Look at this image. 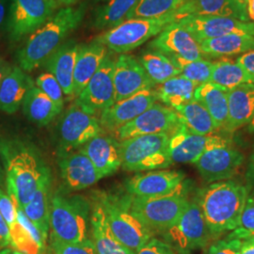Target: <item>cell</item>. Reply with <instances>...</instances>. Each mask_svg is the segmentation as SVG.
Here are the masks:
<instances>
[{"label": "cell", "mask_w": 254, "mask_h": 254, "mask_svg": "<svg viewBox=\"0 0 254 254\" xmlns=\"http://www.w3.org/2000/svg\"><path fill=\"white\" fill-rule=\"evenodd\" d=\"M49 245L55 254H96L91 238L76 243H65L50 238Z\"/></svg>", "instance_id": "43"}, {"label": "cell", "mask_w": 254, "mask_h": 254, "mask_svg": "<svg viewBox=\"0 0 254 254\" xmlns=\"http://www.w3.org/2000/svg\"><path fill=\"white\" fill-rule=\"evenodd\" d=\"M59 7L53 0H10L5 27L9 41L15 43L31 35Z\"/></svg>", "instance_id": "10"}, {"label": "cell", "mask_w": 254, "mask_h": 254, "mask_svg": "<svg viewBox=\"0 0 254 254\" xmlns=\"http://www.w3.org/2000/svg\"><path fill=\"white\" fill-rule=\"evenodd\" d=\"M108 54L109 49L99 43L80 45L73 72V97L80 94Z\"/></svg>", "instance_id": "26"}, {"label": "cell", "mask_w": 254, "mask_h": 254, "mask_svg": "<svg viewBox=\"0 0 254 254\" xmlns=\"http://www.w3.org/2000/svg\"><path fill=\"white\" fill-rule=\"evenodd\" d=\"M156 102L157 97L154 89L139 91L127 99L115 102L109 109L101 113L99 119L101 127L114 133L119 128L151 108Z\"/></svg>", "instance_id": "22"}, {"label": "cell", "mask_w": 254, "mask_h": 254, "mask_svg": "<svg viewBox=\"0 0 254 254\" xmlns=\"http://www.w3.org/2000/svg\"><path fill=\"white\" fill-rule=\"evenodd\" d=\"M243 240L226 237L210 246L205 254H239Z\"/></svg>", "instance_id": "44"}, {"label": "cell", "mask_w": 254, "mask_h": 254, "mask_svg": "<svg viewBox=\"0 0 254 254\" xmlns=\"http://www.w3.org/2000/svg\"><path fill=\"white\" fill-rule=\"evenodd\" d=\"M94 1H96V2H99V1H106V0H94Z\"/></svg>", "instance_id": "57"}, {"label": "cell", "mask_w": 254, "mask_h": 254, "mask_svg": "<svg viewBox=\"0 0 254 254\" xmlns=\"http://www.w3.org/2000/svg\"><path fill=\"white\" fill-rule=\"evenodd\" d=\"M35 86L46 94L61 109H64V91L60 83L50 73H44L37 77Z\"/></svg>", "instance_id": "42"}, {"label": "cell", "mask_w": 254, "mask_h": 254, "mask_svg": "<svg viewBox=\"0 0 254 254\" xmlns=\"http://www.w3.org/2000/svg\"><path fill=\"white\" fill-rule=\"evenodd\" d=\"M52 184L51 173L40 182L35 193L23 208L29 221L36 227L40 234L47 240L50 230V190Z\"/></svg>", "instance_id": "30"}, {"label": "cell", "mask_w": 254, "mask_h": 254, "mask_svg": "<svg viewBox=\"0 0 254 254\" xmlns=\"http://www.w3.org/2000/svg\"><path fill=\"white\" fill-rule=\"evenodd\" d=\"M174 110L182 125L193 134L208 136L218 130L208 111L196 100H192Z\"/></svg>", "instance_id": "35"}, {"label": "cell", "mask_w": 254, "mask_h": 254, "mask_svg": "<svg viewBox=\"0 0 254 254\" xmlns=\"http://www.w3.org/2000/svg\"><path fill=\"white\" fill-rule=\"evenodd\" d=\"M239 254H254V236L242 241Z\"/></svg>", "instance_id": "50"}, {"label": "cell", "mask_w": 254, "mask_h": 254, "mask_svg": "<svg viewBox=\"0 0 254 254\" xmlns=\"http://www.w3.org/2000/svg\"><path fill=\"white\" fill-rule=\"evenodd\" d=\"M173 64L181 70L183 77L201 85L210 81L214 63L208 60H198L193 62L184 61L181 59H170Z\"/></svg>", "instance_id": "40"}, {"label": "cell", "mask_w": 254, "mask_h": 254, "mask_svg": "<svg viewBox=\"0 0 254 254\" xmlns=\"http://www.w3.org/2000/svg\"><path fill=\"white\" fill-rule=\"evenodd\" d=\"M56 129L58 155L78 150L103 132L99 119L75 104L64 112Z\"/></svg>", "instance_id": "11"}, {"label": "cell", "mask_w": 254, "mask_h": 254, "mask_svg": "<svg viewBox=\"0 0 254 254\" xmlns=\"http://www.w3.org/2000/svg\"><path fill=\"white\" fill-rule=\"evenodd\" d=\"M180 120L174 109L155 103L139 116L115 131L113 136L119 141L134 136L154 135L160 133L172 134L179 127Z\"/></svg>", "instance_id": "14"}, {"label": "cell", "mask_w": 254, "mask_h": 254, "mask_svg": "<svg viewBox=\"0 0 254 254\" xmlns=\"http://www.w3.org/2000/svg\"><path fill=\"white\" fill-rule=\"evenodd\" d=\"M254 117V84H243L228 91L225 130L234 132L249 125Z\"/></svg>", "instance_id": "27"}, {"label": "cell", "mask_w": 254, "mask_h": 254, "mask_svg": "<svg viewBox=\"0 0 254 254\" xmlns=\"http://www.w3.org/2000/svg\"><path fill=\"white\" fill-rule=\"evenodd\" d=\"M78 150L89 157L102 178L116 173L122 167L120 141L114 136L101 133Z\"/></svg>", "instance_id": "23"}, {"label": "cell", "mask_w": 254, "mask_h": 254, "mask_svg": "<svg viewBox=\"0 0 254 254\" xmlns=\"http://www.w3.org/2000/svg\"><path fill=\"white\" fill-rule=\"evenodd\" d=\"M87 6L59 9L35 32L29 35L27 43L16 53L19 67L26 73L45 64L49 57L64 44L66 38L80 25L86 14Z\"/></svg>", "instance_id": "2"}, {"label": "cell", "mask_w": 254, "mask_h": 254, "mask_svg": "<svg viewBox=\"0 0 254 254\" xmlns=\"http://www.w3.org/2000/svg\"><path fill=\"white\" fill-rule=\"evenodd\" d=\"M0 254H25L20 253L18 251H15L13 249H4L0 252Z\"/></svg>", "instance_id": "54"}, {"label": "cell", "mask_w": 254, "mask_h": 254, "mask_svg": "<svg viewBox=\"0 0 254 254\" xmlns=\"http://www.w3.org/2000/svg\"><path fill=\"white\" fill-rule=\"evenodd\" d=\"M9 246H10L9 228L0 213V249H5Z\"/></svg>", "instance_id": "47"}, {"label": "cell", "mask_w": 254, "mask_h": 254, "mask_svg": "<svg viewBox=\"0 0 254 254\" xmlns=\"http://www.w3.org/2000/svg\"><path fill=\"white\" fill-rule=\"evenodd\" d=\"M113 84L115 102L144 90L154 89L155 85L150 79L139 61L132 55L121 54L114 64Z\"/></svg>", "instance_id": "20"}, {"label": "cell", "mask_w": 254, "mask_h": 254, "mask_svg": "<svg viewBox=\"0 0 254 254\" xmlns=\"http://www.w3.org/2000/svg\"><path fill=\"white\" fill-rule=\"evenodd\" d=\"M254 236V198H248L245 208L241 215L239 224L227 237L232 239L245 240Z\"/></svg>", "instance_id": "41"}, {"label": "cell", "mask_w": 254, "mask_h": 254, "mask_svg": "<svg viewBox=\"0 0 254 254\" xmlns=\"http://www.w3.org/2000/svg\"><path fill=\"white\" fill-rule=\"evenodd\" d=\"M168 244L182 254L203 249L213 238L197 199L190 200L176 224L163 234Z\"/></svg>", "instance_id": "9"}, {"label": "cell", "mask_w": 254, "mask_h": 254, "mask_svg": "<svg viewBox=\"0 0 254 254\" xmlns=\"http://www.w3.org/2000/svg\"><path fill=\"white\" fill-rule=\"evenodd\" d=\"M185 174L178 171L156 170L129 178L126 190L133 197L157 198L183 192Z\"/></svg>", "instance_id": "15"}, {"label": "cell", "mask_w": 254, "mask_h": 254, "mask_svg": "<svg viewBox=\"0 0 254 254\" xmlns=\"http://www.w3.org/2000/svg\"><path fill=\"white\" fill-rule=\"evenodd\" d=\"M177 11L180 18L188 15L221 16L250 22L245 10L236 0H187Z\"/></svg>", "instance_id": "29"}, {"label": "cell", "mask_w": 254, "mask_h": 254, "mask_svg": "<svg viewBox=\"0 0 254 254\" xmlns=\"http://www.w3.org/2000/svg\"><path fill=\"white\" fill-rule=\"evenodd\" d=\"M244 155L232 144L217 146L201 154L195 163L200 176L208 183L226 181L238 172Z\"/></svg>", "instance_id": "19"}, {"label": "cell", "mask_w": 254, "mask_h": 254, "mask_svg": "<svg viewBox=\"0 0 254 254\" xmlns=\"http://www.w3.org/2000/svg\"><path fill=\"white\" fill-rule=\"evenodd\" d=\"M187 0H138L127 15L128 19L159 18L176 12Z\"/></svg>", "instance_id": "39"}, {"label": "cell", "mask_w": 254, "mask_h": 254, "mask_svg": "<svg viewBox=\"0 0 254 254\" xmlns=\"http://www.w3.org/2000/svg\"><path fill=\"white\" fill-rule=\"evenodd\" d=\"M245 10L250 22L254 24V0H236Z\"/></svg>", "instance_id": "48"}, {"label": "cell", "mask_w": 254, "mask_h": 254, "mask_svg": "<svg viewBox=\"0 0 254 254\" xmlns=\"http://www.w3.org/2000/svg\"><path fill=\"white\" fill-rule=\"evenodd\" d=\"M9 2H10V0H0V35H1V31L4 27V24L6 23L8 10H9Z\"/></svg>", "instance_id": "49"}, {"label": "cell", "mask_w": 254, "mask_h": 254, "mask_svg": "<svg viewBox=\"0 0 254 254\" xmlns=\"http://www.w3.org/2000/svg\"><path fill=\"white\" fill-rule=\"evenodd\" d=\"M138 61L155 86L181 74V70L166 55L151 48L143 51Z\"/></svg>", "instance_id": "36"}, {"label": "cell", "mask_w": 254, "mask_h": 254, "mask_svg": "<svg viewBox=\"0 0 254 254\" xmlns=\"http://www.w3.org/2000/svg\"><path fill=\"white\" fill-rule=\"evenodd\" d=\"M249 131L254 135V117L252 120V122L249 124Z\"/></svg>", "instance_id": "55"}, {"label": "cell", "mask_w": 254, "mask_h": 254, "mask_svg": "<svg viewBox=\"0 0 254 254\" xmlns=\"http://www.w3.org/2000/svg\"><path fill=\"white\" fill-rule=\"evenodd\" d=\"M248 198L245 186L232 180L212 183L201 190L197 200L213 238L236 230Z\"/></svg>", "instance_id": "3"}, {"label": "cell", "mask_w": 254, "mask_h": 254, "mask_svg": "<svg viewBox=\"0 0 254 254\" xmlns=\"http://www.w3.org/2000/svg\"><path fill=\"white\" fill-rule=\"evenodd\" d=\"M186 28L192 37L201 42L231 34H247L254 36V24L232 17L188 15L176 21Z\"/></svg>", "instance_id": "16"}, {"label": "cell", "mask_w": 254, "mask_h": 254, "mask_svg": "<svg viewBox=\"0 0 254 254\" xmlns=\"http://www.w3.org/2000/svg\"><path fill=\"white\" fill-rule=\"evenodd\" d=\"M95 199L104 209L113 236L135 254L154 237V233L132 212V195L128 192L125 194L99 192L95 195Z\"/></svg>", "instance_id": "5"}, {"label": "cell", "mask_w": 254, "mask_h": 254, "mask_svg": "<svg viewBox=\"0 0 254 254\" xmlns=\"http://www.w3.org/2000/svg\"><path fill=\"white\" fill-rule=\"evenodd\" d=\"M179 19L178 11L159 18L128 19L117 27L106 30L93 42L99 43L115 53L127 54L151 38L157 36L165 27Z\"/></svg>", "instance_id": "7"}, {"label": "cell", "mask_w": 254, "mask_h": 254, "mask_svg": "<svg viewBox=\"0 0 254 254\" xmlns=\"http://www.w3.org/2000/svg\"><path fill=\"white\" fill-rule=\"evenodd\" d=\"M247 178H248V181L250 182L254 187V154L252 155L250 163H249Z\"/></svg>", "instance_id": "51"}, {"label": "cell", "mask_w": 254, "mask_h": 254, "mask_svg": "<svg viewBox=\"0 0 254 254\" xmlns=\"http://www.w3.org/2000/svg\"><path fill=\"white\" fill-rule=\"evenodd\" d=\"M209 82L230 91L243 84H254V77L236 62L219 61L214 63Z\"/></svg>", "instance_id": "37"}, {"label": "cell", "mask_w": 254, "mask_h": 254, "mask_svg": "<svg viewBox=\"0 0 254 254\" xmlns=\"http://www.w3.org/2000/svg\"><path fill=\"white\" fill-rule=\"evenodd\" d=\"M138 0H108L93 15L92 26L98 29H110L127 20L130 10Z\"/></svg>", "instance_id": "38"}, {"label": "cell", "mask_w": 254, "mask_h": 254, "mask_svg": "<svg viewBox=\"0 0 254 254\" xmlns=\"http://www.w3.org/2000/svg\"><path fill=\"white\" fill-rule=\"evenodd\" d=\"M35 82L19 66H9L0 83V110L13 114L22 108L23 102Z\"/></svg>", "instance_id": "24"}, {"label": "cell", "mask_w": 254, "mask_h": 254, "mask_svg": "<svg viewBox=\"0 0 254 254\" xmlns=\"http://www.w3.org/2000/svg\"><path fill=\"white\" fill-rule=\"evenodd\" d=\"M170 134L134 136L120 141L122 168L127 172H151L173 165L169 154Z\"/></svg>", "instance_id": "6"}, {"label": "cell", "mask_w": 254, "mask_h": 254, "mask_svg": "<svg viewBox=\"0 0 254 254\" xmlns=\"http://www.w3.org/2000/svg\"><path fill=\"white\" fill-rule=\"evenodd\" d=\"M228 91L225 88L207 82L199 85L194 92V100L208 111L217 129L224 128L227 123Z\"/></svg>", "instance_id": "31"}, {"label": "cell", "mask_w": 254, "mask_h": 254, "mask_svg": "<svg viewBox=\"0 0 254 254\" xmlns=\"http://www.w3.org/2000/svg\"><path fill=\"white\" fill-rule=\"evenodd\" d=\"M0 154L6 173L9 197L23 208L32 198L42 179L51 173L34 146L24 141L3 140Z\"/></svg>", "instance_id": "1"}, {"label": "cell", "mask_w": 254, "mask_h": 254, "mask_svg": "<svg viewBox=\"0 0 254 254\" xmlns=\"http://www.w3.org/2000/svg\"><path fill=\"white\" fill-rule=\"evenodd\" d=\"M0 213L9 228L11 249L25 254H45L46 239L29 221L18 204L1 188Z\"/></svg>", "instance_id": "12"}, {"label": "cell", "mask_w": 254, "mask_h": 254, "mask_svg": "<svg viewBox=\"0 0 254 254\" xmlns=\"http://www.w3.org/2000/svg\"><path fill=\"white\" fill-rule=\"evenodd\" d=\"M56 3H58L60 6L64 5V6H67V7H70L73 5L77 0H53Z\"/></svg>", "instance_id": "53"}, {"label": "cell", "mask_w": 254, "mask_h": 254, "mask_svg": "<svg viewBox=\"0 0 254 254\" xmlns=\"http://www.w3.org/2000/svg\"><path fill=\"white\" fill-rule=\"evenodd\" d=\"M22 109L25 116L39 127L49 125L63 111L36 86L27 92Z\"/></svg>", "instance_id": "33"}, {"label": "cell", "mask_w": 254, "mask_h": 254, "mask_svg": "<svg viewBox=\"0 0 254 254\" xmlns=\"http://www.w3.org/2000/svg\"><path fill=\"white\" fill-rule=\"evenodd\" d=\"M79 46L74 40L66 41L45 64L48 73L54 75L64 94L68 96H73V72Z\"/></svg>", "instance_id": "25"}, {"label": "cell", "mask_w": 254, "mask_h": 254, "mask_svg": "<svg viewBox=\"0 0 254 254\" xmlns=\"http://www.w3.org/2000/svg\"><path fill=\"white\" fill-rule=\"evenodd\" d=\"M149 48L161 52L169 59L188 62L206 60L200 44L176 21L165 27L149 44Z\"/></svg>", "instance_id": "17"}, {"label": "cell", "mask_w": 254, "mask_h": 254, "mask_svg": "<svg viewBox=\"0 0 254 254\" xmlns=\"http://www.w3.org/2000/svg\"><path fill=\"white\" fill-rule=\"evenodd\" d=\"M91 239L96 254H136L123 245L113 236L109 223L98 200H93L91 213Z\"/></svg>", "instance_id": "28"}, {"label": "cell", "mask_w": 254, "mask_h": 254, "mask_svg": "<svg viewBox=\"0 0 254 254\" xmlns=\"http://www.w3.org/2000/svg\"><path fill=\"white\" fill-rule=\"evenodd\" d=\"M136 254H177L176 251L166 241L156 237L151 238Z\"/></svg>", "instance_id": "45"}, {"label": "cell", "mask_w": 254, "mask_h": 254, "mask_svg": "<svg viewBox=\"0 0 254 254\" xmlns=\"http://www.w3.org/2000/svg\"><path fill=\"white\" fill-rule=\"evenodd\" d=\"M200 46L207 59L245 54L254 51V36L231 34L205 40L200 43Z\"/></svg>", "instance_id": "32"}, {"label": "cell", "mask_w": 254, "mask_h": 254, "mask_svg": "<svg viewBox=\"0 0 254 254\" xmlns=\"http://www.w3.org/2000/svg\"><path fill=\"white\" fill-rule=\"evenodd\" d=\"M236 62L254 77V50L239 56Z\"/></svg>", "instance_id": "46"}, {"label": "cell", "mask_w": 254, "mask_h": 254, "mask_svg": "<svg viewBox=\"0 0 254 254\" xmlns=\"http://www.w3.org/2000/svg\"><path fill=\"white\" fill-rule=\"evenodd\" d=\"M227 144L231 142L225 137L196 135L180 124L170 135L169 154L173 163L195 164L200 155L209 149Z\"/></svg>", "instance_id": "18"}, {"label": "cell", "mask_w": 254, "mask_h": 254, "mask_svg": "<svg viewBox=\"0 0 254 254\" xmlns=\"http://www.w3.org/2000/svg\"><path fill=\"white\" fill-rule=\"evenodd\" d=\"M2 180V171H1V166H0V182Z\"/></svg>", "instance_id": "56"}, {"label": "cell", "mask_w": 254, "mask_h": 254, "mask_svg": "<svg viewBox=\"0 0 254 254\" xmlns=\"http://www.w3.org/2000/svg\"><path fill=\"white\" fill-rule=\"evenodd\" d=\"M189 201L183 192L157 198L132 196L131 209L154 235H163L176 224Z\"/></svg>", "instance_id": "8"}, {"label": "cell", "mask_w": 254, "mask_h": 254, "mask_svg": "<svg viewBox=\"0 0 254 254\" xmlns=\"http://www.w3.org/2000/svg\"><path fill=\"white\" fill-rule=\"evenodd\" d=\"M199 85L182 75L173 78L154 87L157 101L164 106L175 109L194 100V92Z\"/></svg>", "instance_id": "34"}, {"label": "cell", "mask_w": 254, "mask_h": 254, "mask_svg": "<svg viewBox=\"0 0 254 254\" xmlns=\"http://www.w3.org/2000/svg\"><path fill=\"white\" fill-rule=\"evenodd\" d=\"M115 61L107 55L97 72L75 98L74 104L84 111L96 115L115 103L113 71Z\"/></svg>", "instance_id": "13"}, {"label": "cell", "mask_w": 254, "mask_h": 254, "mask_svg": "<svg viewBox=\"0 0 254 254\" xmlns=\"http://www.w3.org/2000/svg\"><path fill=\"white\" fill-rule=\"evenodd\" d=\"M9 67V64H7V63L3 60V58L0 56V83H1L3 77L5 76V74L7 73Z\"/></svg>", "instance_id": "52"}, {"label": "cell", "mask_w": 254, "mask_h": 254, "mask_svg": "<svg viewBox=\"0 0 254 254\" xmlns=\"http://www.w3.org/2000/svg\"><path fill=\"white\" fill-rule=\"evenodd\" d=\"M60 176L65 193L88 189L102 179L99 173L87 155L76 150L58 155Z\"/></svg>", "instance_id": "21"}, {"label": "cell", "mask_w": 254, "mask_h": 254, "mask_svg": "<svg viewBox=\"0 0 254 254\" xmlns=\"http://www.w3.org/2000/svg\"><path fill=\"white\" fill-rule=\"evenodd\" d=\"M91 213V202L87 198L56 192L50 201V238L65 243L90 238Z\"/></svg>", "instance_id": "4"}]
</instances>
